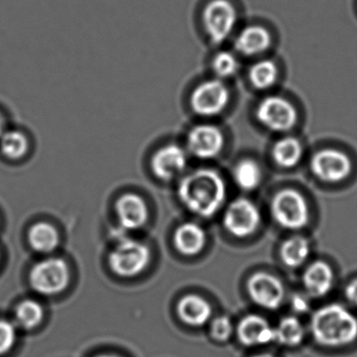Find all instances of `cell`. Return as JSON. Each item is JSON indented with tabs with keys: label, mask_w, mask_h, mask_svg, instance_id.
<instances>
[{
	"label": "cell",
	"mask_w": 357,
	"mask_h": 357,
	"mask_svg": "<svg viewBox=\"0 0 357 357\" xmlns=\"http://www.w3.org/2000/svg\"><path fill=\"white\" fill-rule=\"evenodd\" d=\"M234 179L240 189L252 191L262 181V171L255 160H243L236 165L234 169Z\"/></svg>",
	"instance_id": "obj_24"
},
{
	"label": "cell",
	"mask_w": 357,
	"mask_h": 357,
	"mask_svg": "<svg viewBox=\"0 0 357 357\" xmlns=\"http://www.w3.org/2000/svg\"><path fill=\"white\" fill-rule=\"evenodd\" d=\"M273 220L289 231L304 229L309 222V208L304 196L294 189H284L273 196L271 204Z\"/></svg>",
	"instance_id": "obj_3"
},
{
	"label": "cell",
	"mask_w": 357,
	"mask_h": 357,
	"mask_svg": "<svg viewBox=\"0 0 357 357\" xmlns=\"http://www.w3.org/2000/svg\"><path fill=\"white\" fill-rule=\"evenodd\" d=\"M212 68L219 78H231L237 74L239 62L229 52H220L213 59Z\"/></svg>",
	"instance_id": "obj_28"
},
{
	"label": "cell",
	"mask_w": 357,
	"mask_h": 357,
	"mask_svg": "<svg viewBox=\"0 0 357 357\" xmlns=\"http://www.w3.org/2000/svg\"><path fill=\"white\" fill-rule=\"evenodd\" d=\"M344 296L348 302L357 308V279L353 280L351 283L348 284L344 290Z\"/></svg>",
	"instance_id": "obj_32"
},
{
	"label": "cell",
	"mask_w": 357,
	"mask_h": 357,
	"mask_svg": "<svg viewBox=\"0 0 357 357\" xmlns=\"http://www.w3.org/2000/svg\"><path fill=\"white\" fill-rule=\"evenodd\" d=\"M292 309L296 311V313H305L308 311L309 302L305 296L296 294L292 298Z\"/></svg>",
	"instance_id": "obj_31"
},
{
	"label": "cell",
	"mask_w": 357,
	"mask_h": 357,
	"mask_svg": "<svg viewBox=\"0 0 357 357\" xmlns=\"http://www.w3.org/2000/svg\"><path fill=\"white\" fill-rule=\"evenodd\" d=\"M43 317L45 311L43 306L35 301H24L16 308V321L24 329H34L43 321Z\"/></svg>",
	"instance_id": "obj_27"
},
{
	"label": "cell",
	"mask_w": 357,
	"mask_h": 357,
	"mask_svg": "<svg viewBox=\"0 0 357 357\" xmlns=\"http://www.w3.org/2000/svg\"><path fill=\"white\" fill-rule=\"evenodd\" d=\"M225 137L218 127L211 124L197 125L190 130L187 147L190 153L200 160L216 158L222 151Z\"/></svg>",
	"instance_id": "obj_12"
},
{
	"label": "cell",
	"mask_w": 357,
	"mask_h": 357,
	"mask_svg": "<svg viewBox=\"0 0 357 357\" xmlns=\"http://www.w3.org/2000/svg\"><path fill=\"white\" fill-rule=\"evenodd\" d=\"M334 275L331 266L323 261H317L307 267L303 275V285L313 298H321L329 294L333 286Z\"/></svg>",
	"instance_id": "obj_16"
},
{
	"label": "cell",
	"mask_w": 357,
	"mask_h": 357,
	"mask_svg": "<svg viewBox=\"0 0 357 357\" xmlns=\"http://www.w3.org/2000/svg\"><path fill=\"white\" fill-rule=\"evenodd\" d=\"M273 342L286 347H296L302 344L306 334L302 321L296 317H284L275 327H273Z\"/></svg>",
	"instance_id": "obj_21"
},
{
	"label": "cell",
	"mask_w": 357,
	"mask_h": 357,
	"mask_svg": "<svg viewBox=\"0 0 357 357\" xmlns=\"http://www.w3.org/2000/svg\"><path fill=\"white\" fill-rule=\"evenodd\" d=\"M313 175L325 183H340L350 175L352 162L344 152L336 149H323L311 158Z\"/></svg>",
	"instance_id": "obj_10"
},
{
	"label": "cell",
	"mask_w": 357,
	"mask_h": 357,
	"mask_svg": "<svg viewBox=\"0 0 357 357\" xmlns=\"http://www.w3.org/2000/svg\"><path fill=\"white\" fill-rule=\"evenodd\" d=\"M234 333V326L227 317H218L210 325V334L217 342H227Z\"/></svg>",
	"instance_id": "obj_29"
},
{
	"label": "cell",
	"mask_w": 357,
	"mask_h": 357,
	"mask_svg": "<svg viewBox=\"0 0 357 357\" xmlns=\"http://www.w3.org/2000/svg\"><path fill=\"white\" fill-rule=\"evenodd\" d=\"M252 357H275L273 354H269V353H262V354L255 355Z\"/></svg>",
	"instance_id": "obj_33"
},
{
	"label": "cell",
	"mask_w": 357,
	"mask_h": 357,
	"mask_svg": "<svg viewBox=\"0 0 357 357\" xmlns=\"http://www.w3.org/2000/svg\"><path fill=\"white\" fill-rule=\"evenodd\" d=\"M178 196L188 210L202 218H210L225 204L227 188L217 171L199 169L183 177Z\"/></svg>",
	"instance_id": "obj_1"
},
{
	"label": "cell",
	"mask_w": 357,
	"mask_h": 357,
	"mask_svg": "<svg viewBox=\"0 0 357 357\" xmlns=\"http://www.w3.org/2000/svg\"><path fill=\"white\" fill-rule=\"evenodd\" d=\"M3 135V120L0 118V137Z\"/></svg>",
	"instance_id": "obj_34"
},
{
	"label": "cell",
	"mask_w": 357,
	"mask_h": 357,
	"mask_svg": "<svg viewBox=\"0 0 357 357\" xmlns=\"http://www.w3.org/2000/svg\"><path fill=\"white\" fill-rule=\"evenodd\" d=\"M16 336L15 325L11 321L0 319V355L6 354L13 348Z\"/></svg>",
	"instance_id": "obj_30"
},
{
	"label": "cell",
	"mask_w": 357,
	"mask_h": 357,
	"mask_svg": "<svg viewBox=\"0 0 357 357\" xmlns=\"http://www.w3.org/2000/svg\"><path fill=\"white\" fill-rule=\"evenodd\" d=\"M98 357H118V356H114V355H101V356Z\"/></svg>",
	"instance_id": "obj_35"
},
{
	"label": "cell",
	"mask_w": 357,
	"mask_h": 357,
	"mask_svg": "<svg viewBox=\"0 0 357 357\" xmlns=\"http://www.w3.org/2000/svg\"><path fill=\"white\" fill-rule=\"evenodd\" d=\"M187 152L181 146H164L151 158V169L158 179L170 181L176 178L187 168Z\"/></svg>",
	"instance_id": "obj_13"
},
{
	"label": "cell",
	"mask_w": 357,
	"mask_h": 357,
	"mask_svg": "<svg viewBox=\"0 0 357 357\" xmlns=\"http://www.w3.org/2000/svg\"><path fill=\"white\" fill-rule=\"evenodd\" d=\"M280 255L286 266L291 268L300 267L306 262L310 255V244L306 238L294 236L283 242Z\"/></svg>",
	"instance_id": "obj_22"
},
{
	"label": "cell",
	"mask_w": 357,
	"mask_h": 357,
	"mask_svg": "<svg viewBox=\"0 0 357 357\" xmlns=\"http://www.w3.org/2000/svg\"><path fill=\"white\" fill-rule=\"evenodd\" d=\"M177 311L181 321L194 327L206 325L212 317V307L208 301L196 294L181 298Z\"/></svg>",
	"instance_id": "obj_18"
},
{
	"label": "cell",
	"mask_w": 357,
	"mask_h": 357,
	"mask_svg": "<svg viewBox=\"0 0 357 357\" xmlns=\"http://www.w3.org/2000/svg\"><path fill=\"white\" fill-rule=\"evenodd\" d=\"M250 83L257 89L264 91L275 84L278 78V68L271 60L257 62L248 73Z\"/></svg>",
	"instance_id": "obj_26"
},
{
	"label": "cell",
	"mask_w": 357,
	"mask_h": 357,
	"mask_svg": "<svg viewBox=\"0 0 357 357\" xmlns=\"http://www.w3.org/2000/svg\"><path fill=\"white\" fill-rule=\"evenodd\" d=\"M231 95L227 85L221 80L212 79L200 83L192 91V109L197 116H215L220 114L229 105Z\"/></svg>",
	"instance_id": "obj_6"
},
{
	"label": "cell",
	"mask_w": 357,
	"mask_h": 357,
	"mask_svg": "<svg viewBox=\"0 0 357 357\" xmlns=\"http://www.w3.org/2000/svg\"><path fill=\"white\" fill-rule=\"evenodd\" d=\"M261 214L256 204L246 198H238L229 204L223 216L225 229L234 237L248 238L258 231Z\"/></svg>",
	"instance_id": "obj_8"
},
{
	"label": "cell",
	"mask_w": 357,
	"mask_h": 357,
	"mask_svg": "<svg viewBox=\"0 0 357 357\" xmlns=\"http://www.w3.org/2000/svg\"><path fill=\"white\" fill-rule=\"evenodd\" d=\"M206 242V231L196 223H185L175 231V245L177 250L185 256L199 254L204 250Z\"/></svg>",
	"instance_id": "obj_19"
},
{
	"label": "cell",
	"mask_w": 357,
	"mask_h": 357,
	"mask_svg": "<svg viewBox=\"0 0 357 357\" xmlns=\"http://www.w3.org/2000/svg\"><path fill=\"white\" fill-rule=\"evenodd\" d=\"M303 148L296 137L279 139L273 148V158L275 164L283 168H292L300 162Z\"/></svg>",
	"instance_id": "obj_23"
},
{
	"label": "cell",
	"mask_w": 357,
	"mask_h": 357,
	"mask_svg": "<svg viewBox=\"0 0 357 357\" xmlns=\"http://www.w3.org/2000/svg\"><path fill=\"white\" fill-rule=\"evenodd\" d=\"M116 212L123 229L128 231L141 229L148 220L145 200L137 194H125L116 204Z\"/></svg>",
	"instance_id": "obj_15"
},
{
	"label": "cell",
	"mask_w": 357,
	"mask_h": 357,
	"mask_svg": "<svg viewBox=\"0 0 357 357\" xmlns=\"http://www.w3.org/2000/svg\"><path fill=\"white\" fill-rule=\"evenodd\" d=\"M311 335L321 346L340 348L357 338V317L340 304H330L317 309L310 319Z\"/></svg>",
	"instance_id": "obj_2"
},
{
	"label": "cell",
	"mask_w": 357,
	"mask_h": 357,
	"mask_svg": "<svg viewBox=\"0 0 357 357\" xmlns=\"http://www.w3.org/2000/svg\"><path fill=\"white\" fill-rule=\"evenodd\" d=\"M70 273L62 259L50 258L37 263L30 275L31 285L43 296H54L63 291L70 284Z\"/></svg>",
	"instance_id": "obj_5"
},
{
	"label": "cell",
	"mask_w": 357,
	"mask_h": 357,
	"mask_svg": "<svg viewBox=\"0 0 357 357\" xmlns=\"http://www.w3.org/2000/svg\"><path fill=\"white\" fill-rule=\"evenodd\" d=\"M31 246L41 254L54 252L59 245L57 229L47 222H39L31 227L29 233Z\"/></svg>",
	"instance_id": "obj_20"
},
{
	"label": "cell",
	"mask_w": 357,
	"mask_h": 357,
	"mask_svg": "<svg viewBox=\"0 0 357 357\" xmlns=\"http://www.w3.org/2000/svg\"><path fill=\"white\" fill-rule=\"evenodd\" d=\"M238 340L245 347L264 346L275 340L273 326L263 317L250 314L244 317L236 328Z\"/></svg>",
	"instance_id": "obj_14"
},
{
	"label": "cell",
	"mask_w": 357,
	"mask_h": 357,
	"mask_svg": "<svg viewBox=\"0 0 357 357\" xmlns=\"http://www.w3.org/2000/svg\"><path fill=\"white\" fill-rule=\"evenodd\" d=\"M259 122L271 131L285 132L298 122V112L288 100L279 96L265 98L257 108Z\"/></svg>",
	"instance_id": "obj_7"
},
{
	"label": "cell",
	"mask_w": 357,
	"mask_h": 357,
	"mask_svg": "<svg viewBox=\"0 0 357 357\" xmlns=\"http://www.w3.org/2000/svg\"><path fill=\"white\" fill-rule=\"evenodd\" d=\"M250 300L267 310H275L283 304L285 288L281 280L268 273H256L248 281Z\"/></svg>",
	"instance_id": "obj_11"
},
{
	"label": "cell",
	"mask_w": 357,
	"mask_h": 357,
	"mask_svg": "<svg viewBox=\"0 0 357 357\" xmlns=\"http://www.w3.org/2000/svg\"><path fill=\"white\" fill-rule=\"evenodd\" d=\"M271 45V33L259 26L244 29L235 40L236 50L243 56H256L264 53Z\"/></svg>",
	"instance_id": "obj_17"
},
{
	"label": "cell",
	"mask_w": 357,
	"mask_h": 357,
	"mask_svg": "<svg viewBox=\"0 0 357 357\" xmlns=\"http://www.w3.org/2000/svg\"><path fill=\"white\" fill-rule=\"evenodd\" d=\"M202 18L211 40L221 45L235 28L237 12L229 0H212L204 9Z\"/></svg>",
	"instance_id": "obj_9"
},
{
	"label": "cell",
	"mask_w": 357,
	"mask_h": 357,
	"mask_svg": "<svg viewBox=\"0 0 357 357\" xmlns=\"http://www.w3.org/2000/svg\"><path fill=\"white\" fill-rule=\"evenodd\" d=\"M30 149L28 137L20 131H8L0 137V151L10 160H20Z\"/></svg>",
	"instance_id": "obj_25"
},
{
	"label": "cell",
	"mask_w": 357,
	"mask_h": 357,
	"mask_svg": "<svg viewBox=\"0 0 357 357\" xmlns=\"http://www.w3.org/2000/svg\"><path fill=\"white\" fill-rule=\"evenodd\" d=\"M150 260L149 248L137 240L122 237L109 257L110 266L116 275L129 278L139 275Z\"/></svg>",
	"instance_id": "obj_4"
}]
</instances>
